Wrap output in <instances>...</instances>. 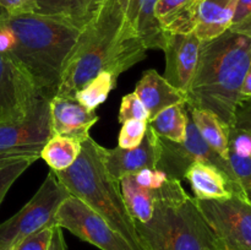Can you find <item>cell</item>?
<instances>
[{"instance_id": "1", "label": "cell", "mask_w": 251, "mask_h": 250, "mask_svg": "<svg viewBox=\"0 0 251 250\" xmlns=\"http://www.w3.org/2000/svg\"><path fill=\"white\" fill-rule=\"evenodd\" d=\"M146 47L129 26L117 0H105L66 59L56 96L75 93L103 71L119 77L146 58Z\"/></svg>"}, {"instance_id": "2", "label": "cell", "mask_w": 251, "mask_h": 250, "mask_svg": "<svg viewBox=\"0 0 251 250\" xmlns=\"http://www.w3.org/2000/svg\"><path fill=\"white\" fill-rule=\"evenodd\" d=\"M0 24L9 27L16 43L5 55L14 60L42 98L58 92L64 66L81 29L68 20L48 15H2Z\"/></svg>"}, {"instance_id": "3", "label": "cell", "mask_w": 251, "mask_h": 250, "mask_svg": "<svg viewBox=\"0 0 251 250\" xmlns=\"http://www.w3.org/2000/svg\"><path fill=\"white\" fill-rule=\"evenodd\" d=\"M251 65V38L230 29L202 41L198 68L185 95L186 105L206 109L233 126L240 88Z\"/></svg>"}, {"instance_id": "4", "label": "cell", "mask_w": 251, "mask_h": 250, "mask_svg": "<svg viewBox=\"0 0 251 250\" xmlns=\"http://www.w3.org/2000/svg\"><path fill=\"white\" fill-rule=\"evenodd\" d=\"M135 227L144 250H223L195 198L176 179L154 190L151 220Z\"/></svg>"}, {"instance_id": "5", "label": "cell", "mask_w": 251, "mask_h": 250, "mask_svg": "<svg viewBox=\"0 0 251 250\" xmlns=\"http://www.w3.org/2000/svg\"><path fill=\"white\" fill-rule=\"evenodd\" d=\"M69 194L80 199L100 213L134 250H144L120 191L119 181L108 174L103 163L102 146L91 136L81 142L77 159L69 168L54 172Z\"/></svg>"}, {"instance_id": "6", "label": "cell", "mask_w": 251, "mask_h": 250, "mask_svg": "<svg viewBox=\"0 0 251 250\" xmlns=\"http://www.w3.org/2000/svg\"><path fill=\"white\" fill-rule=\"evenodd\" d=\"M69 195L54 172H49L33 198L19 212L0 225V250H12L28 235L55 225L56 211Z\"/></svg>"}, {"instance_id": "7", "label": "cell", "mask_w": 251, "mask_h": 250, "mask_svg": "<svg viewBox=\"0 0 251 250\" xmlns=\"http://www.w3.org/2000/svg\"><path fill=\"white\" fill-rule=\"evenodd\" d=\"M159 141H161V158H159L157 168L163 171L169 179H176L181 181V179H185L186 169L195 162H201V163L211 164L222 171L232 180V183L244 194L230 167L229 161L220 156L203 140L198 127L194 124L189 112L185 140L178 144V142L159 137Z\"/></svg>"}, {"instance_id": "8", "label": "cell", "mask_w": 251, "mask_h": 250, "mask_svg": "<svg viewBox=\"0 0 251 250\" xmlns=\"http://www.w3.org/2000/svg\"><path fill=\"white\" fill-rule=\"evenodd\" d=\"M195 200L223 250H251V201L240 195Z\"/></svg>"}, {"instance_id": "9", "label": "cell", "mask_w": 251, "mask_h": 250, "mask_svg": "<svg viewBox=\"0 0 251 250\" xmlns=\"http://www.w3.org/2000/svg\"><path fill=\"white\" fill-rule=\"evenodd\" d=\"M49 100L39 98L22 120L0 125V163L21 158H41L51 134Z\"/></svg>"}, {"instance_id": "10", "label": "cell", "mask_w": 251, "mask_h": 250, "mask_svg": "<svg viewBox=\"0 0 251 250\" xmlns=\"http://www.w3.org/2000/svg\"><path fill=\"white\" fill-rule=\"evenodd\" d=\"M54 223L100 250H134L100 213L73 195L60 203Z\"/></svg>"}, {"instance_id": "11", "label": "cell", "mask_w": 251, "mask_h": 250, "mask_svg": "<svg viewBox=\"0 0 251 250\" xmlns=\"http://www.w3.org/2000/svg\"><path fill=\"white\" fill-rule=\"evenodd\" d=\"M39 98L42 97L21 69L0 53V125L26 118Z\"/></svg>"}, {"instance_id": "12", "label": "cell", "mask_w": 251, "mask_h": 250, "mask_svg": "<svg viewBox=\"0 0 251 250\" xmlns=\"http://www.w3.org/2000/svg\"><path fill=\"white\" fill-rule=\"evenodd\" d=\"M202 41L195 33H167L162 50L166 55L163 77L173 87L186 95L195 75Z\"/></svg>"}, {"instance_id": "13", "label": "cell", "mask_w": 251, "mask_h": 250, "mask_svg": "<svg viewBox=\"0 0 251 250\" xmlns=\"http://www.w3.org/2000/svg\"><path fill=\"white\" fill-rule=\"evenodd\" d=\"M103 163L108 174L119 181L123 176L132 175L145 168H157L161 158L159 136L151 126H147L141 144L132 149H105L102 146Z\"/></svg>"}, {"instance_id": "14", "label": "cell", "mask_w": 251, "mask_h": 250, "mask_svg": "<svg viewBox=\"0 0 251 250\" xmlns=\"http://www.w3.org/2000/svg\"><path fill=\"white\" fill-rule=\"evenodd\" d=\"M51 134L68 136L82 142L100 120L96 110H88L75 97L55 96L49 100Z\"/></svg>"}, {"instance_id": "15", "label": "cell", "mask_w": 251, "mask_h": 250, "mask_svg": "<svg viewBox=\"0 0 251 250\" xmlns=\"http://www.w3.org/2000/svg\"><path fill=\"white\" fill-rule=\"evenodd\" d=\"M129 26L146 49H163L167 33L154 15L158 0H117Z\"/></svg>"}, {"instance_id": "16", "label": "cell", "mask_w": 251, "mask_h": 250, "mask_svg": "<svg viewBox=\"0 0 251 250\" xmlns=\"http://www.w3.org/2000/svg\"><path fill=\"white\" fill-rule=\"evenodd\" d=\"M134 92L144 103L149 113V122L166 108L185 103V95L173 87L154 69H150L142 74Z\"/></svg>"}, {"instance_id": "17", "label": "cell", "mask_w": 251, "mask_h": 250, "mask_svg": "<svg viewBox=\"0 0 251 250\" xmlns=\"http://www.w3.org/2000/svg\"><path fill=\"white\" fill-rule=\"evenodd\" d=\"M185 179L190 183L198 200L225 199L230 195L247 198L222 171L211 164L195 162L186 169Z\"/></svg>"}, {"instance_id": "18", "label": "cell", "mask_w": 251, "mask_h": 250, "mask_svg": "<svg viewBox=\"0 0 251 250\" xmlns=\"http://www.w3.org/2000/svg\"><path fill=\"white\" fill-rule=\"evenodd\" d=\"M238 0H196L194 33L201 41H210L230 28Z\"/></svg>"}, {"instance_id": "19", "label": "cell", "mask_w": 251, "mask_h": 250, "mask_svg": "<svg viewBox=\"0 0 251 250\" xmlns=\"http://www.w3.org/2000/svg\"><path fill=\"white\" fill-rule=\"evenodd\" d=\"M186 108L203 140L220 156L228 161L230 127L226 123H223L217 115L208 110L199 109V108H193L189 105H186Z\"/></svg>"}, {"instance_id": "20", "label": "cell", "mask_w": 251, "mask_h": 250, "mask_svg": "<svg viewBox=\"0 0 251 250\" xmlns=\"http://www.w3.org/2000/svg\"><path fill=\"white\" fill-rule=\"evenodd\" d=\"M119 186L125 205L135 222H149L153 213L154 190L141 188L135 181L134 175L123 176Z\"/></svg>"}, {"instance_id": "21", "label": "cell", "mask_w": 251, "mask_h": 250, "mask_svg": "<svg viewBox=\"0 0 251 250\" xmlns=\"http://www.w3.org/2000/svg\"><path fill=\"white\" fill-rule=\"evenodd\" d=\"M149 125L159 137L180 144L186 136V125H188L186 103L166 108L158 113L151 122H149Z\"/></svg>"}, {"instance_id": "22", "label": "cell", "mask_w": 251, "mask_h": 250, "mask_svg": "<svg viewBox=\"0 0 251 250\" xmlns=\"http://www.w3.org/2000/svg\"><path fill=\"white\" fill-rule=\"evenodd\" d=\"M81 152V142L61 135H51L41 151L44 159L53 172L69 168L77 159Z\"/></svg>"}, {"instance_id": "23", "label": "cell", "mask_w": 251, "mask_h": 250, "mask_svg": "<svg viewBox=\"0 0 251 250\" xmlns=\"http://www.w3.org/2000/svg\"><path fill=\"white\" fill-rule=\"evenodd\" d=\"M118 76L109 71H103L88 81L75 93V98L88 110H96L107 100L109 93L117 87Z\"/></svg>"}, {"instance_id": "24", "label": "cell", "mask_w": 251, "mask_h": 250, "mask_svg": "<svg viewBox=\"0 0 251 250\" xmlns=\"http://www.w3.org/2000/svg\"><path fill=\"white\" fill-rule=\"evenodd\" d=\"M36 14L60 17L68 20L80 28L75 0H33ZM81 29V28H80Z\"/></svg>"}, {"instance_id": "25", "label": "cell", "mask_w": 251, "mask_h": 250, "mask_svg": "<svg viewBox=\"0 0 251 250\" xmlns=\"http://www.w3.org/2000/svg\"><path fill=\"white\" fill-rule=\"evenodd\" d=\"M36 161L37 158L28 157V158H21L16 159V161L0 163V205H1L5 195L12 186V184Z\"/></svg>"}, {"instance_id": "26", "label": "cell", "mask_w": 251, "mask_h": 250, "mask_svg": "<svg viewBox=\"0 0 251 250\" xmlns=\"http://www.w3.org/2000/svg\"><path fill=\"white\" fill-rule=\"evenodd\" d=\"M149 122L145 120H126L123 123L118 137V146L122 149H132L139 146L147 131Z\"/></svg>"}, {"instance_id": "27", "label": "cell", "mask_w": 251, "mask_h": 250, "mask_svg": "<svg viewBox=\"0 0 251 250\" xmlns=\"http://www.w3.org/2000/svg\"><path fill=\"white\" fill-rule=\"evenodd\" d=\"M118 119H119V122L122 124L124 122H126V120L131 119L149 122V113H147L144 103L137 97L136 93L132 92L129 93V95H125L123 97Z\"/></svg>"}, {"instance_id": "28", "label": "cell", "mask_w": 251, "mask_h": 250, "mask_svg": "<svg viewBox=\"0 0 251 250\" xmlns=\"http://www.w3.org/2000/svg\"><path fill=\"white\" fill-rule=\"evenodd\" d=\"M228 161L245 196L251 201V157H240L229 152Z\"/></svg>"}, {"instance_id": "29", "label": "cell", "mask_w": 251, "mask_h": 250, "mask_svg": "<svg viewBox=\"0 0 251 250\" xmlns=\"http://www.w3.org/2000/svg\"><path fill=\"white\" fill-rule=\"evenodd\" d=\"M229 29L251 38V0H238Z\"/></svg>"}, {"instance_id": "30", "label": "cell", "mask_w": 251, "mask_h": 250, "mask_svg": "<svg viewBox=\"0 0 251 250\" xmlns=\"http://www.w3.org/2000/svg\"><path fill=\"white\" fill-rule=\"evenodd\" d=\"M54 225H48L22 239L12 250H48Z\"/></svg>"}, {"instance_id": "31", "label": "cell", "mask_w": 251, "mask_h": 250, "mask_svg": "<svg viewBox=\"0 0 251 250\" xmlns=\"http://www.w3.org/2000/svg\"><path fill=\"white\" fill-rule=\"evenodd\" d=\"M132 175H134L135 181L141 188L149 189V190L159 189L169 179L167 174L158 168H145Z\"/></svg>"}, {"instance_id": "32", "label": "cell", "mask_w": 251, "mask_h": 250, "mask_svg": "<svg viewBox=\"0 0 251 250\" xmlns=\"http://www.w3.org/2000/svg\"><path fill=\"white\" fill-rule=\"evenodd\" d=\"M229 152L240 157H251V134L244 130L230 127Z\"/></svg>"}, {"instance_id": "33", "label": "cell", "mask_w": 251, "mask_h": 250, "mask_svg": "<svg viewBox=\"0 0 251 250\" xmlns=\"http://www.w3.org/2000/svg\"><path fill=\"white\" fill-rule=\"evenodd\" d=\"M105 0H75L78 26L82 29L95 17Z\"/></svg>"}, {"instance_id": "34", "label": "cell", "mask_w": 251, "mask_h": 250, "mask_svg": "<svg viewBox=\"0 0 251 250\" xmlns=\"http://www.w3.org/2000/svg\"><path fill=\"white\" fill-rule=\"evenodd\" d=\"M251 134V98L240 100L235 109L233 126Z\"/></svg>"}, {"instance_id": "35", "label": "cell", "mask_w": 251, "mask_h": 250, "mask_svg": "<svg viewBox=\"0 0 251 250\" xmlns=\"http://www.w3.org/2000/svg\"><path fill=\"white\" fill-rule=\"evenodd\" d=\"M0 7L10 16L36 11L33 0H0Z\"/></svg>"}, {"instance_id": "36", "label": "cell", "mask_w": 251, "mask_h": 250, "mask_svg": "<svg viewBox=\"0 0 251 250\" xmlns=\"http://www.w3.org/2000/svg\"><path fill=\"white\" fill-rule=\"evenodd\" d=\"M188 1L189 0H158L156 9H154V15H156L159 24L173 14H176V11H179Z\"/></svg>"}, {"instance_id": "37", "label": "cell", "mask_w": 251, "mask_h": 250, "mask_svg": "<svg viewBox=\"0 0 251 250\" xmlns=\"http://www.w3.org/2000/svg\"><path fill=\"white\" fill-rule=\"evenodd\" d=\"M16 43V38L11 29L0 24V53L9 54Z\"/></svg>"}, {"instance_id": "38", "label": "cell", "mask_w": 251, "mask_h": 250, "mask_svg": "<svg viewBox=\"0 0 251 250\" xmlns=\"http://www.w3.org/2000/svg\"><path fill=\"white\" fill-rule=\"evenodd\" d=\"M48 250H66L65 239H64L63 228L54 225L53 233H51L50 244H49Z\"/></svg>"}, {"instance_id": "39", "label": "cell", "mask_w": 251, "mask_h": 250, "mask_svg": "<svg viewBox=\"0 0 251 250\" xmlns=\"http://www.w3.org/2000/svg\"><path fill=\"white\" fill-rule=\"evenodd\" d=\"M248 98H251V65L245 74L242 88H240V100H248Z\"/></svg>"}, {"instance_id": "40", "label": "cell", "mask_w": 251, "mask_h": 250, "mask_svg": "<svg viewBox=\"0 0 251 250\" xmlns=\"http://www.w3.org/2000/svg\"><path fill=\"white\" fill-rule=\"evenodd\" d=\"M2 15H5V12L2 11V9H1V7H0V17H1Z\"/></svg>"}]
</instances>
